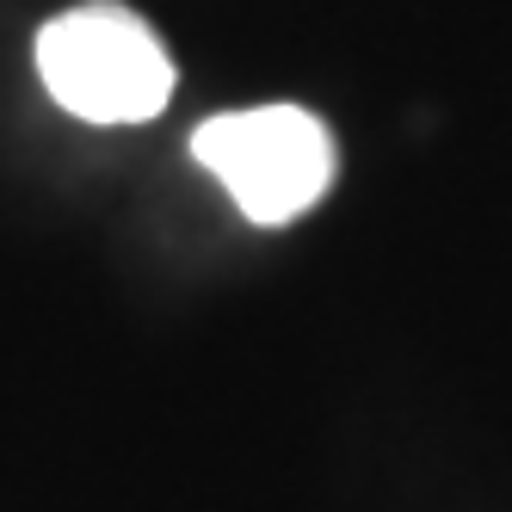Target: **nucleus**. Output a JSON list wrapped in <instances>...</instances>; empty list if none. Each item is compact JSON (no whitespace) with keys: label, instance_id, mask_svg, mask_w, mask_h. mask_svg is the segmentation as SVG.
<instances>
[{"label":"nucleus","instance_id":"1","mask_svg":"<svg viewBox=\"0 0 512 512\" xmlns=\"http://www.w3.org/2000/svg\"><path fill=\"white\" fill-rule=\"evenodd\" d=\"M38 81L81 124H149L173 99V56L142 13L81 0L38 31Z\"/></svg>","mask_w":512,"mask_h":512},{"label":"nucleus","instance_id":"2","mask_svg":"<svg viewBox=\"0 0 512 512\" xmlns=\"http://www.w3.org/2000/svg\"><path fill=\"white\" fill-rule=\"evenodd\" d=\"M198 167L229 192V204L260 229L309 216L340 173V142L309 105H247L216 112L192 130Z\"/></svg>","mask_w":512,"mask_h":512}]
</instances>
